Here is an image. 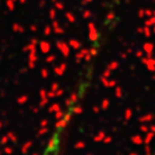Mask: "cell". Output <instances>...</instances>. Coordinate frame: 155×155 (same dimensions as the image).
Here are the masks:
<instances>
[{
  "instance_id": "cell-1",
  "label": "cell",
  "mask_w": 155,
  "mask_h": 155,
  "mask_svg": "<svg viewBox=\"0 0 155 155\" xmlns=\"http://www.w3.org/2000/svg\"><path fill=\"white\" fill-rule=\"evenodd\" d=\"M69 107H70V108H69L68 111L63 115L61 121L58 123V127H55L54 132L51 136L48 143L45 146L44 150L41 152L40 155H59L60 148H61L63 133H64V130L67 129L68 123H69V121H70V118H71V116H72V111L76 109V104L72 102Z\"/></svg>"
}]
</instances>
